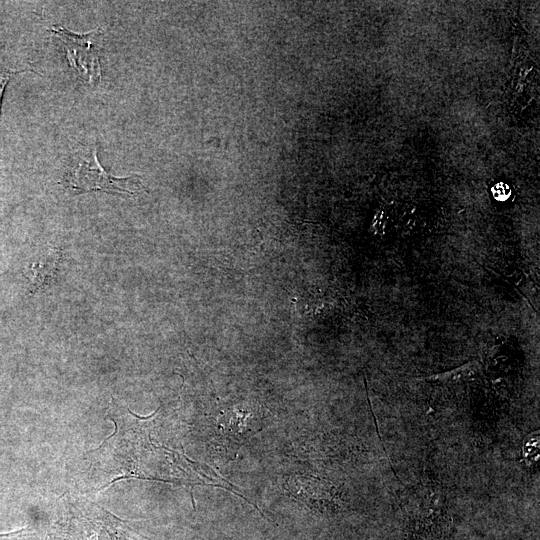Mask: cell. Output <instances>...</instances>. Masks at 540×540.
<instances>
[{
  "label": "cell",
  "instance_id": "5",
  "mask_svg": "<svg viewBox=\"0 0 540 540\" xmlns=\"http://www.w3.org/2000/svg\"><path fill=\"white\" fill-rule=\"evenodd\" d=\"M27 536V529L23 528L21 530L0 534V540H23Z\"/></svg>",
  "mask_w": 540,
  "mask_h": 540
},
{
  "label": "cell",
  "instance_id": "4",
  "mask_svg": "<svg viewBox=\"0 0 540 540\" xmlns=\"http://www.w3.org/2000/svg\"><path fill=\"white\" fill-rule=\"evenodd\" d=\"M60 259V252L58 250H50L48 254L33 265V288L38 290L44 288V286L50 284L57 271L58 263Z\"/></svg>",
  "mask_w": 540,
  "mask_h": 540
},
{
  "label": "cell",
  "instance_id": "3",
  "mask_svg": "<svg viewBox=\"0 0 540 540\" xmlns=\"http://www.w3.org/2000/svg\"><path fill=\"white\" fill-rule=\"evenodd\" d=\"M62 42L69 65L89 80H101L99 53L102 46V31L96 28L85 34H75L61 25L48 29Z\"/></svg>",
  "mask_w": 540,
  "mask_h": 540
},
{
  "label": "cell",
  "instance_id": "1",
  "mask_svg": "<svg viewBox=\"0 0 540 540\" xmlns=\"http://www.w3.org/2000/svg\"><path fill=\"white\" fill-rule=\"evenodd\" d=\"M45 540H150L125 520L79 496L60 499Z\"/></svg>",
  "mask_w": 540,
  "mask_h": 540
},
{
  "label": "cell",
  "instance_id": "7",
  "mask_svg": "<svg viewBox=\"0 0 540 540\" xmlns=\"http://www.w3.org/2000/svg\"><path fill=\"white\" fill-rule=\"evenodd\" d=\"M495 190H496V192H494V196H495V198H497L499 200H500L501 196H504L503 198L506 199L508 197V195H509V188L505 184H502V183L497 184L494 187L493 191H495Z\"/></svg>",
  "mask_w": 540,
  "mask_h": 540
},
{
  "label": "cell",
  "instance_id": "2",
  "mask_svg": "<svg viewBox=\"0 0 540 540\" xmlns=\"http://www.w3.org/2000/svg\"><path fill=\"white\" fill-rule=\"evenodd\" d=\"M66 183L67 187L77 194L100 190L133 195L143 189L140 176L137 174L116 177L105 171L98 161L96 147L72 167Z\"/></svg>",
  "mask_w": 540,
  "mask_h": 540
},
{
  "label": "cell",
  "instance_id": "6",
  "mask_svg": "<svg viewBox=\"0 0 540 540\" xmlns=\"http://www.w3.org/2000/svg\"><path fill=\"white\" fill-rule=\"evenodd\" d=\"M12 74L13 72H10V71L0 73V109H1L2 96L4 93V89Z\"/></svg>",
  "mask_w": 540,
  "mask_h": 540
}]
</instances>
